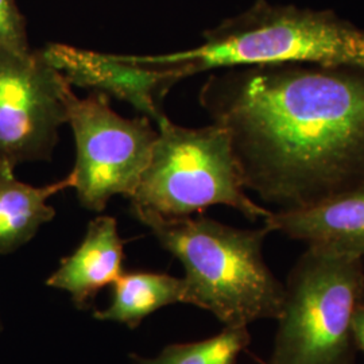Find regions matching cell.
<instances>
[{"label": "cell", "mask_w": 364, "mask_h": 364, "mask_svg": "<svg viewBox=\"0 0 364 364\" xmlns=\"http://www.w3.org/2000/svg\"><path fill=\"white\" fill-rule=\"evenodd\" d=\"M198 100L227 131L246 189L278 210L364 183V68H231L213 73Z\"/></svg>", "instance_id": "obj_1"}, {"label": "cell", "mask_w": 364, "mask_h": 364, "mask_svg": "<svg viewBox=\"0 0 364 364\" xmlns=\"http://www.w3.org/2000/svg\"><path fill=\"white\" fill-rule=\"evenodd\" d=\"M154 68L176 85L209 70L279 64L364 68V30L331 10L257 0L247 11L204 33L193 49L159 55H124Z\"/></svg>", "instance_id": "obj_2"}, {"label": "cell", "mask_w": 364, "mask_h": 364, "mask_svg": "<svg viewBox=\"0 0 364 364\" xmlns=\"http://www.w3.org/2000/svg\"><path fill=\"white\" fill-rule=\"evenodd\" d=\"M185 270V304L212 313L224 326L278 320L285 285L263 258L267 225L240 230L204 215L166 219L131 208Z\"/></svg>", "instance_id": "obj_3"}, {"label": "cell", "mask_w": 364, "mask_h": 364, "mask_svg": "<svg viewBox=\"0 0 364 364\" xmlns=\"http://www.w3.org/2000/svg\"><path fill=\"white\" fill-rule=\"evenodd\" d=\"M156 144L134 193L131 208L166 219L189 218L213 205L264 220L272 210L252 201L243 183L227 131L216 123L189 129L165 117L156 122Z\"/></svg>", "instance_id": "obj_4"}, {"label": "cell", "mask_w": 364, "mask_h": 364, "mask_svg": "<svg viewBox=\"0 0 364 364\" xmlns=\"http://www.w3.org/2000/svg\"><path fill=\"white\" fill-rule=\"evenodd\" d=\"M284 285L269 364H355L352 323L364 297L363 259L308 246Z\"/></svg>", "instance_id": "obj_5"}, {"label": "cell", "mask_w": 364, "mask_h": 364, "mask_svg": "<svg viewBox=\"0 0 364 364\" xmlns=\"http://www.w3.org/2000/svg\"><path fill=\"white\" fill-rule=\"evenodd\" d=\"M68 124L76 141V165L70 176L81 207L103 212L114 196L136 189L156 144V129L147 117H120L105 93L80 99L66 96Z\"/></svg>", "instance_id": "obj_6"}, {"label": "cell", "mask_w": 364, "mask_h": 364, "mask_svg": "<svg viewBox=\"0 0 364 364\" xmlns=\"http://www.w3.org/2000/svg\"><path fill=\"white\" fill-rule=\"evenodd\" d=\"M72 85L43 53L0 49V161L52 159Z\"/></svg>", "instance_id": "obj_7"}, {"label": "cell", "mask_w": 364, "mask_h": 364, "mask_svg": "<svg viewBox=\"0 0 364 364\" xmlns=\"http://www.w3.org/2000/svg\"><path fill=\"white\" fill-rule=\"evenodd\" d=\"M70 85L122 100L153 122L165 117L162 103L174 84L150 66L129 63L122 54L49 43L41 49Z\"/></svg>", "instance_id": "obj_8"}, {"label": "cell", "mask_w": 364, "mask_h": 364, "mask_svg": "<svg viewBox=\"0 0 364 364\" xmlns=\"http://www.w3.org/2000/svg\"><path fill=\"white\" fill-rule=\"evenodd\" d=\"M263 223L272 232L308 246L364 259V183L308 208L272 210Z\"/></svg>", "instance_id": "obj_9"}, {"label": "cell", "mask_w": 364, "mask_h": 364, "mask_svg": "<svg viewBox=\"0 0 364 364\" xmlns=\"http://www.w3.org/2000/svg\"><path fill=\"white\" fill-rule=\"evenodd\" d=\"M124 243L117 231L115 218L97 216L88 224L78 247L60 262L46 285L66 291L78 309H85L91 299L123 272Z\"/></svg>", "instance_id": "obj_10"}, {"label": "cell", "mask_w": 364, "mask_h": 364, "mask_svg": "<svg viewBox=\"0 0 364 364\" xmlns=\"http://www.w3.org/2000/svg\"><path fill=\"white\" fill-rule=\"evenodd\" d=\"M14 169L0 161V255L11 254L28 243L55 216V209L48 204L49 198L73 188L70 174L50 185L33 186L19 181Z\"/></svg>", "instance_id": "obj_11"}, {"label": "cell", "mask_w": 364, "mask_h": 364, "mask_svg": "<svg viewBox=\"0 0 364 364\" xmlns=\"http://www.w3.org/2000/svg\"><path fill=\"white\" fill-rule=\"evenodd\" d=\"M180 302L185 304L183 278L151 272L123 273L112 284L109 306L93 317L135 329L151 313Z\"/></svg>", "instance_id": "obj_12"}, {"label": "cell", "mask_w": 364, "mask_h": 364, "mask_svg": "<svg viewBox=\"0 0 364 364\" xmlns=\"http://www.w3.org/2000/svg\"><path fill=\"white\" fill-rule=\"evenodd\" d=\"M250 343L248 326H224L216 336L166 346L156 358L132 353L131 359L135 364H236Z\"/></svg>", "instance_id": "obj_13"}, {"label": "cell", "mask_w": 364, "mask_h": 364, "mask_svg": "<svg viewBox=\"0 0 364 364\" xmlns=\"http://www.w3.org/2000/svg\"><path fill=\"white\" fill-rule=\"evenodd\" d=\"M0 49L31 52L27 38L26 21L15 0H0Z\"/></svg>", "instance_id": "obj_14"}, {"label": "cell", "mask_w": 364, "mask_h": 364, "mask_svg": "<svg viewBox=\"0 0 364 364\" xmlns=\"http://www.w3.org/2000/svg\"><path fill=\"white\" fill-rule=\"evenodd\" d=\"M352 335L356 350L364 352V299L356 308L352 323Z\"/></svg>", "instance_id": "obj_15"}, {"label": "cell", "mask_w": 364, "mask_h": 364, "mask_svg": "<svg viewBox=\"0 0 364 364\" xmlns=\"http://www.w3.org/2000/svg\"><path fill=\"white\" fill-rule=\"evenodd\" d=\"M0 331H1V323H0Z\"/></svg>", "instance_id": "obj_16"}, {"label": "cell", "mask_w": 364, "mask_h": 364, "mask_svg": "<svg viewBox=\"0 0 364 364\" xmlns=\"http://www.w3.org/2000/svg\"><path fill=\"white\" fill-rule=\"evenodd\" d=\"M363 299H364V297H363Z\"/></svg>", "instance_id": "obj_17"}]
</instances>
